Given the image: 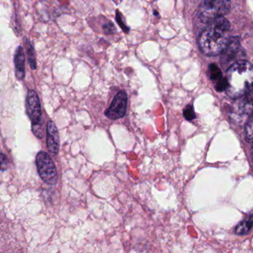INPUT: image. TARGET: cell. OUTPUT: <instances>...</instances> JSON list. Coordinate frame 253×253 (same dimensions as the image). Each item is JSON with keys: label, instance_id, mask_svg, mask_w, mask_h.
<instances>
[{"label": "cell", "instance_id": "cell-1", "mask_svg": "<svg viewBox=\"0 0 253 253\" xmlns=\"http://www.w3.org/2000/svg\"><path fill=\"white\" fill-rule=\"evenodd\" d=\"M229 32L230 23L224 17L210 22L200 36L201 51L210 56L221 54L232 40L229 38Z\"/></svg>", "mask_w": 253, "mask_h": 253}, {"label": "cell", "instance_id": "cell-2", "mask_svg": "<svg viewBox=\"0 0 253 253\" xmlns=\"http://www.w3.org/2000/svg\"><path fill=\"white\" fill-rule=\"evenodd\" d=\"M226 94L231 98L238 99L253 88V66L249 62H236L226 73Z\"/></svg>", "mask_w": 253, "mask_h": 253}, {"label": "cell", "instance_id": "cell-3", "mask_svg": "<svg viewBox=\"0 0 253 253\" xmlns=\"http://www.w3.org/2000/svg\"><path fill=\"white\" fill-rule=\"evenodd\" d=\"M26 112L32 121V131L38 138L43 137L41 100L35 90H29L26 96Z\"/></svg>", "mask_w": 253, "mask_h": 253}, {"label": "cell", "instance_id": "cell-4", "mask_svg": "<svg viewBox=\"0 0 253 253\" xmlns=\"http://www.w3.org/2000/svg\"><path fill=\"white\" fill-rule=\"evenodd\" d=\"M229 0H211L205 2L199 10V17L204 23H210L216 19L223 17L230 11Z\"/></svg>", "mask_w": 253, "mask_h": 253}, {"label": "cell", "instance_id": "cell-5", "mask_svg": "<svg viewBox=\"0 0 253 253\" xmlns=\"http://www.w3.org/2000/svg\"><path fill=\"white\" fill-rule=\"evenodd\" d=\"M36 166L39 175L45 183L49 185L57 183V168L51 157L46 152L42 151L38 152L36 156Z\"/></svg>", "mask_w": 253, "mask_h": 253}, {"label": "cell", "instance_id": "cell-6", "mask_svg": "<svg viewBox=\"0 0 253 253\" xmlns=\"http://www.w3.org/2000/svg\"><path fill=\"white\" fill-rule=\"evenodd\" d=\"M253 115V88L239 97L232 106L231 116L235 122L242 123Z\"/></svg>", "mask_w": 253, "mask_h": 253}, {"label": "cell", "instance_id": "cell-7", "mask_svg": "<svg viewBox=\"0 0 253 253\" xmlns=\"http://www.w3.org/2000/svg\"><path fill=\"white\" fill-rule=\"evenodd\" d=\"M128 96L124 90L120 91L114 97L110 106L106 109L105 115L111 120L124 118L126 113Z\"/></svg>", "mask_w": 253, "mask_h": 253}, {"label": "cell", "instance_id": "cell-8", "mask_svg": "<svg viewBox=\"0 0 253 253\" xmlns=\"http://www.w3.org/2000/svg\"><path fill=\"white\" fill-rule=\"evenodd\" d=\"M47 147L53 155H57L60 150V136L55 124L48 121L47 124Z\"/></svg>", "mask_w": 253, "mask_h": 253}, {"label": "cell", "instance_id": "cell-9", "mask_svg": "<svg viewBox=\"0 0 253 253\" xmlns=\"http://www.w3.org/2000/svg\"><path fill=\"white\" fill-rule=\"evenodd\" d=\"M14 66H15L16 78L19 81H23L26 77V56L23 46L17 47L14 54Z\"/></svg>", "mask_w": 253, "mask_h": 253}, {"label": "cell", "instance_id": "cell-10", "mask_svg": "<svg viewBox=\"0 0 253 253\" xmlns=\"http://www.w3.org/2000/svg\"><path fill=\"white\" fill-rule=\"evenodd\" d=\"M239 41L238 39H235V38H232L228 46L221 53L223 54L222 55V60H223L224 62H228L229 60L233 59L236 56V54L239 50Z\"/></svg>", "mask_w": 253, "mask_h": 253}, {"label": "cell", "instance_id": "cell-11", "mask_svg": "<svg viewBox=\"0 0 253 253\" xmlns=\"http://www.w3.org/2000/svg\"><path fill=\"white\" fill-rule=\"evenodd\" d=\"M253 226V215L247 216L235 228V232L238 235H244L249 233Z\"/></svg>", "mask_w": 253, "mask_h": 253}, {"label": "cell", "instance_id": "cell-12", "mask_svg": "<svg viewBox=\"0 0 253 253\" xmlns=\"http://www.w3.org/2000/svg\"><path fill=\"white\" fill-rule=\"evenodd\" d=\"M25 48H26V53H27L28 60H29L31 68H32V70H36L37 68H38V64H37L35 50L28 38L25 39Z\"/></svg>", "mask_w": 253, "mask_h": 253}, {"label": "cell", "instance_id": "cell-13", "mask_svg": "<svg viewBox=\"0 0 253 253\" xmlns=\"http://www.w3.org/2000/svg\"><path fill=\"white\" fill-rule=\"evenodd\" d=\"M210 78L214 83L217 82L219 80L223 78L221 70L215 64H211L210 66Z\"/></svg>", "mask_w": 253, "mask_h": 253}, {"label": "cell", "instance_id": "cell-14", "mask_svg": "<svg viewBox=\"0 0 253 253\" xmlns=\"http://www.w3.org/2000/svg\"><path fill=\"white\" fill-rule=\"evenodd\" d=\"M245 135L247 141L253 142V115L249 118L245 127Z\"/></svg>", "mask_w": 253, "mask_h": 253}, {"label": "cell", "instance_id": "cell-15", "mask_svg": "<svg viewBox=\"0 0 253 253\" xmlns=\"http://www.w3.org/2000/svg\"><path fill=\"white\" fill-rule=\"evenodd\" d=\"M116 21L117 23L119 25L120 27L122 29V30L124 31L126 33H128L129 32V28L126 25L125 22L124 21V17H123L122 14L118 10H117L116 11Z\"/></svg>", "mask_w": 253, "mask_h": 253}, {"label": "cell", "instance_id": "cell-16", "mask_svg": "<svg viewBox=\"0 0 253 253\" xmlns=\"http://www.w3.org/2000/svg\"><path fill=\"white\" fill-rule=\"evenodd\" d=\"M103 29L106 35H112V34L115 33V30H116L113 23L108 20L103 23Z\"/></svg>", "mask_w": 253, "mask_h": 253}, {"label": "cell", "instance_id": "cell-17", "mask_svg": "<svg viewBox=\"0 0 253 253\" xmlns=\"http://www.w3.org/2000/svg\"><path fill=\"white\" fill-rule=\"evenodd\" d=\"M183 116L185 117L188 121H192L195 119V114L194 112L193 107L192 106H188L183 111Z\"/></svg>", "mask_w": 253, "mask_h": 253}, {"label": "cell", "instance_id": "cell-18", "mask_svg": "<svg viewBox=\"0 0 253 253\" xmlns=\"http://www.w3.org/2000/svg\"><path fill=\"white\" fill-rule=\"evenodd\" d=\"M204 2H209V1H211V0H203Z\"/></svg>", "mask_w": 253, "mask_h": 253}, {"label": "cell", "instance_id": "cell-19", "mask_svg": "<svg viewBox=\"0 0 253 253\" xmlns=\"http://www.w3.org/2000/svg\"><path fill=\"white\" fill-rule=\"evenodd\" d=\"M252 151H253V150H252Z\"/></svg>", "mask_w": 253, "mask_h": 253}]
</instances>
